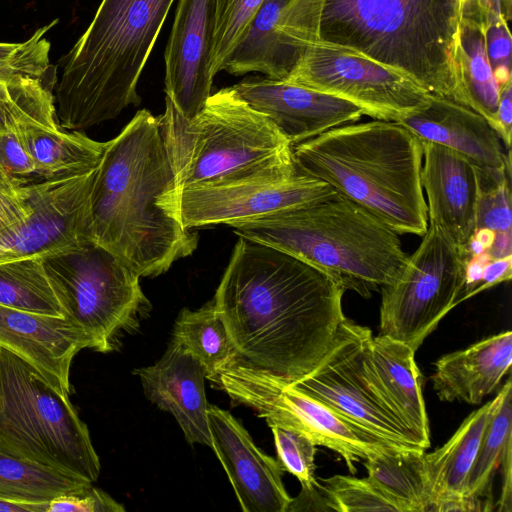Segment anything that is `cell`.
I'll return each instance as SVG.
<instances>
[{"mask_svg":"<svg viewBox=\"0 0 512 512\" xmlns=\"http://www.w3.org/2000/svg\"><path fill=\"white\" fill-rule=\"evenodd\" d=\"M345 291L327 272L239 237L212 301L238 356L292 384L338 343L348 321Z\"/></svg>","mask_w":512,"mask_h":512,"instance_id":"obj_1","label":"cell"},{"mask_svg":"<svg viewBox=\"0 0 512 512\" xmlns=\"http://www.w3.org/2000/svg\"><path fill=\"white\" fill-rule=\"evenodd\" d=\"M460 17L457 0H290L277 30L300 55L310 43L339 48L460 103Z\"/></svg>","mask_w":512,"mask_h":512,"instance_id":"obj_2","label":"cell"},{"mask_svg":"<svg viewBox=\"0 0 512 512\" xmlns=\"http://www.w3.org/2000/svg\"><path fill=\"white\" fill-rule=\"evenodd\" d=\"M175 176L159 117L139 110L108 141L91 191L94 241L140 277H154L197 248L198 236L169 208Z\"/></svg>","mask_w":512,"mask_h":512,"instance_id":"obj_3","label":"cell"},{"mask_svg":"<svg viewBox=\"0 0 512 512\" xmlns=\"http://www.w3.org/2000/svg\"><path fill=\"white\" fill-rule=\"evenodd\" d=\"M296 172L327 183L398 234L423 236L422 141L394 121L348 123L292 146Z\"/></svg>","mask_w":512,"mask_h":512,"instance_id":"obj_4","label":"cell"},{"mask_svg":"<svg viewBox=\"0 0 512 512\" xmlns=\"http://www.w3.org/2000/svg\"><path fill=\"white\" fill-rule=\"evenodd\" d=\"M174 0H102L83 34L61 57L56 114L80 130L117 117L141 98L137 84Z\"/></svg>","mask_w":512,"mask_h":512,"instance_id":"obj_5","label":"cell"},{"mask_svg":"<svg viewBox=\"0 0 512 512\" xmlns=\"http://www.w3.org/2000/svg\"><path fill=\"white\" fill-rule=\"evenodd\" d=\"M230 226L239 237L283 250L365 298L394 283L409 257L398 233L337 191Z\"/></svg>","mask_w":512,"mask_h":512,"instance_id":"obj_6","label":"cell"},{"mask_svg":"<svg viewBox=\"0 0 512 512\" xmlns=\"http://www.w3.org/2000/svg\"><path fill=\"white\" fill-rule=\"evenodd\" d=\"M159 123L176 193L203 184L284 180L297 173L292 145L233 86L211 94L193 119L166 97Z\"/></svg>","mask_w":512,"mask_h":512,"instance_id":"obj_7","label":"cell"},{"mask_svg":"<svg viewBox=\"0 0 512 512\" xmlns=\"http://www.w3.org/2000/svg\"><path fill=\"white\" fill-rule=\"evenodd\" d=\"M0 451L88 482L100 461L68 393L0 347Z\"/></svg>","mask_w":512,"mask_h":512,"instance_id":"obj_8","label":"cell"},{"mask_svg":"<svg viewBox=\"0 0 512 512\" xmlns=\"http://www.w3.org/2000/svg\"><path fill=\"white\" fill-rule=\"evenodd\" d=\"M42 262L63 316L98 352L114 350L120 333L149 306L140 276L94 242L44 256Z\"/></svg>","mask_w":512,"mask_h":512,"instance_id":"obj_9","label":"cell"},{"mask_svg":"<svg viewBox=\"0 0 512 512\" xmlns=\"http://www.w3.org/2000/svg\"><path fill=\"white\" fill-rule=\"evenodd\" d=\"M215 384L234 404L254 409L269 427L279 426L307 436L316 446L338 453L349 471L355 463L393 448L358 428L327 405L236 356L217 375Z\"/></svg>","mask_w":512,"mask_h":512,"instance_id":"obj_10","label":"cell"},{"mask_svg":"<svg viewBox=\"0 0 512 512\" xmlns=\"http://www.w3.org/2000/svg\"><path fill=\"white\" fill-rule=\"evenodd\" d=\"M470 258L431 224L397 280L380 288V332L415 352L456 305Z\"/></svg>","mask_w":512,"mask_h":512,"instance_id":"obj_11","label":"cell"},{"mask_svg":"<svg viewBox=\"0 0 512 512\" xmlns=\"http://www.w3.org/2000/svg\"><path fill=\"white\" fill-rule=\"evenodd\" d=\"M285 81L346 100L364 115L394 122L425 107L433 95L362 55L317 43L304 47Z\"/></svg>","mask_w":512,"mask_h":512,"instance_id":"obj_12","label":"cell"},{"mask_svg":"<svg viewBox=\"0 0 512 512\" xmlns=\"http://www.w3.org/2000/svg\"><path fill=\"white\" fill-rule=\"evenodd\" d=\"M370 334L369 328L348 319L338 343L317 368L290 385L393 448L425 450L367 381L363 348Z\"/></svg>","mask_w":512,"mask_h":512,"instance_id":"obj_13","label":"cell"},{"mask_svg":"<svg viewBox=\"0 0 512 512\" xmlns=\"http://www.w3.org/2000/svg\"><path fill=\"white\" fill-rule=\"evenodd\" d=\"M96 170L35 183L28 217L0 232V263L95 243L90 198Z\"/></svg>","mask_w":512,"mask_h":512,"instance_id":"obj_14","label":"cell"},{"mask_svg":"<svg viewBox=\"0 0 512 512\" xmlns=\"http://www.w3.org/2000/svg\"><path fill=\"white\" fill-rule=\"evenodd\" d=\"M335 190L296 173L284 180H249L203 184L177 191L173 209L186 229L231 225L261 218L324 198Z\"/></svg>","mask_w":512,"mask_h":512,"instance_id":"obj_15","label":"cell"},{"mask_svg":"<svg viewBox=\"0 0 512 512\" xmlns=\"http://www.w3.org/2000/svg\"><path fill=\"white\" fill-rule=\"evenodd\" d=\"M216 0H179L168 39L165 92L178 112L193 119L211 96Z\"/></svg>","mask_w":512,"mask_h":512,"instance_id":"obj_16","label":"cell"},{"mask_svg":"<svg viewBox=\"0 0 512 512\" xmlns=\"http://www.w3.org/2000/svg\"><path fill=\"white\" fill-rule=\"evenodd\" d=\"M253 109L268 117L294 146L335 127L358 121L356 105L285 80L249 78L233 86Z\"/></svg>","mask_w":512,"mask_h":512,"instance_id":"obj_17","label":"cell"},{"mask_svg":"<svg viewBox=\"0 0 512 512\" xmlns=\"http://www.w3.org/2000/svg\"><path fill=\"white\" fill-rule=\"evenodd\" d=\"M211 447L244 512H286L291 501L278 461L260 450L246 429L226 410L209 405Z\"/></svg>","mask_w":512,"mask_h":512,"instance_id":"obj_18","label":"cell"},{"mask_svg":"<svg viewBox=\"0 0 512 512\" xmlns=\"http://www.w3.org/2000/svg\"><path fill=\"white\" fill-rule=\"evenodd\" d=\"M0 347L34 366L69 394L72 361L82 349H92V342L65 317L0 305Z\"/></svg>","mask_w":512,"mask_h":512,"instance_id":"obj_19","label":"cell"},{"mask_svg":"<svg viewBox=\"0 0 512 512\" xmlns=\"http://www.w3.org/2000/svg\"><path fill=\"white\" fill-rule=\"evenodd\" d=\"M421 184L427 195L430 223L454 245L466 248L475 230L479 191L476 167L442 145L422 141Z\"/></svg>","mask_w":512,"mask_h":512,"instance_id":"obj_20","label":"cell"},{"mask_svg":"<svg viewBox=\"0 0 512 512\" xmlns=\"http://www.w3.org/2000/svg\"><path fill=\"white\" fill-rule=\"evenodd\" d=\"M415 353L405 343L370 334L363 348V370L373 391L426 450L430 430Z\"/></svg>","mask_w":512,"mask_h":512,"instance_id":"obj_21","label":"cell"},{"mask_svg":"<svg viewBox=\"0 0 512 512\" xmlns=\"http://www.w3.org/2000/svg\"><path fill=\"white\" fill-rule=\"evenodd\" d=\"M397 122L421 141L457 152L478 170L510 172V154L505 156L494 129L483 116L454 100L433 94L425 107Z\"/></svg>","mask_w":512,"mask_h":512,"instance_id":"obj_22","label":"cell"},{"mask_svg":"<svg viewBox=\"0 0 512 512\" xmlns=\"http://www.w3.org/2000/svg\"><path fill=\"white\" fill-rule=\"evenodd\" d=\"M146 397L174 416L188 443L211 447L205 372L190 353L170 343L152 366L136 371Z\"/></svg>","mask_w":512,"mask_h":512,"instance_id":"obj_23","label":"cell"},{"mask_svg":"<svg viewBox=\"0 0 512 512\" xmlns=\"http://www.w3.org/2000/svg\"><path fill=\"white\" fill-rule=\"evenodd\" d=\"M511 364L512 332L507 330L439 358L433 388L441 401L479 405L497 390Z\"/></svg>","mask_w":512,"mask_h":512,"instance_id":"obj_24","label":"cell"},{"mask_svg":"<svg viewBox=\"0 0 512 512\" xmlns=\"http://www.w3.org/2000/svg\"><path fill=\"white\" fill-rule=\"evenodd\" d=\"M492 405L493 399L469 414L443 446L424 453L430 512L469 511L465 487Z\"/></svg>","mask_w":512,"mask_h":512,"instance_id":"obj_25","label":"cell"},{"mask_svg":"<svg viewBox=\"0 0 512 512\" xmlns=\"http://www.w3.org/2000/svg\"><path fill=\"white\" fill-rule=\"evenodd\" d=\"M290 0H265L246 34L228 56L223 70L234 76L259 72L269 79L285 80L300 55L288 46L277 30Z\"/></svg>","mask_w":512,"mask_h":512,"instance_id":"obj_26","label":"cell"},{"mask_svg":"<svg viewBox=\"0 0 512 512\" xmlns=\"http://www.w3.org/2000/svg\"><path fill=\"white\" fill-rule=\"evenodd\" d=\"M30 155L36 173L43 179L84 174L96 169L107 142L93 140L81 132L53 130L34 124L16 129Z\"/></svg>","mask_w":512,"mask_h":512,"instance_id":"obj_27","label":"cell"},{"mask_svg":"<svg viewBox=\"0 0 512 512\" xmlns=\"http://www.w3.org/2000/svg\"><path fill=\"white\" fill-rule=\"evenodd\" d=\"M512 445L511 377L500 388L484 428L464 493L468 510H492V481L505 450Z\"/></svg>","mask_w":512,"mask_h":512,"instance_id":"obj_28","label":"cell"},{"mask_svg":"<svg viewBox=\"0 0 512 512\" xmlns=\"http://www.w3.org/2000/svg\"><path fill=\"white\" fill-rule=\"evenodd\" d=\"M423 449L392 450L367 460V478L398 512H430Z\"/></svg>","mask_w":512,"mask_h":512,"instance_id":"obj_29","label":"cell"},{"mask_svg":"<svg viewBox=\"0 0 512 512\" xmlns=\"http://www.w3.org/2000/svg\"><path fill=\"white\" fill-rule=\"evenodd\" d=\"M57 67L40 77L0 75V132L34 124L60 129L55 102Z\"/></svg>","mask_w":512,"mask_h":512,"instance_id":"obj_30","label":"cell"},{"mask_svg":"<svg viewBox=\"0 0 512 512\" xmlns=\"http://www.w3.org/2000/svg\"><path fill=\"white\" fill-rule=\"evenodd\" d=\"M171 342L193 355L202 364L205 377L214 383L218 373L238 356L213 301L197 310L183 309L175 321Z\"/></svg>","mask_w":512,"mask_h":512,"instance_id":"obj_31","label":"cell"},{"mask_svg":"<svg viewBox=\"0 0 512 512\" xmlns=\"http://www.w3.org/2000/svg\"><path fill=\"white\" fill-rule=\"evenodd\" d=\"M457 60L460 103L483 116L494 129L500 88L488 61L482 28L464 17L459 23Z\"/></svg>","mask_w":512,"mask_h":512,"instance_id":"obj_32","label":"cell"},{"mask_svg":"<svg viewBox=\"0 0 512 512\" xmlns=\"http://www.w3.org/2000/svg\"><path fill=\"white\" fill-rule=\"evenodd\" d=\"M92 483L0 451V499L43 504L83 491Z\"/></svg>","mask_w":512,"mask_h":512,"instance_id":"obj_33","label":"cell"},{"mask_svg":"<svg viewBox=\"0 0 512 512\" xmlns=\"http://www.w3.org/2000/svg\"><path fill=\"white\" fill-rule=\"evenodd\" d=\"M0 305L64 317L41 257L0 263Z\"/></svg>","mask_w":512,"mask_h":512,"instance_id":"obj_34","label":"cell"},{"mask_svg":"<svg viewBox=\"0 0 512 512\" xmlns=\"http://www.w3.org/2000/svg\"><path fill=\"white\" fill-rule=\"evenodd\" d=\"M319 489L328 510L338 512L392 511L397 507L368 478L334 475L321 479Z\"/></svg>","mask_w":512,"mask_h":512,"instance_id":"obj_35","label":"cell"},{"mask_svg":"<svg viewBox=\"0 0 512 512\" xmlns=\"http://www.w3.org/2000/svg\"><path fill=\"white\" fill-rule=\"evenodd\" d=\"M265 0H216V24L211 61L215 76L246 34L254 16Z\"/></svg>","mask_w":512,"mask_h":512,"instance_id":"obj_36","label":"cell"},{"mask_svg":"<svg viewBox=\"0 0 512 512\" xmlns=\"http://www.w3.org/2000/svg\"><path fill=\"white\" fill-rule=\"evenodd\" d=\"M58 23L54 19L38 28L21 43L0 42V75H26L40 77L53 64L50 62L51 43L47 33Z\"/></svg>","mask_w":512,"mask_h":512,"instance_id":"obj_37","label":"cell"},{"mask_svg":"<svg viewBox=\"0 0 512 512\" xmlns=\"http://www.w3.org/2000/svg\"><path fill=\"white\" fill-rule=\"evenodd\" d=\"M282 468L294 475L302 488L311 490L319 485L315 478L316 445L304 434L279 426H270Z\"/></svg>","mask_w":512,"mask_h":512,"instance_id":"obj_38","label":"cell"},{"mask_svg":"<svg viewBox=\"0 0 512 512\" xmlns=\"http://www.w3.org/2000/svg\"><path fill=\"white\" fill-rule=\"evenodd\" d=\"M475 207V229L488 228L495 232L511 229V191L507 176L479 181Z\"/></svg>","mask_w":512,"mask_h":512,"instance_id":"obj_39","label":"cell"},{"mask_svg":"<svg viewBox=\"0 0 512 512\" xmlns=\"http://www.w3.org/2000/svg\"><path fill=\"white\" fill-rule=\"evenodd\" d=\"M34 191L35 183L0 170V232L28 217Z\"/></svg>","mask_w":512,"mask_h":512,"instance_id":"obj_40","label":"cell"},{"mask_svg":"<svg viewBox=\"0 0 512 512\" xmlns=\"http://www.w3.org/2000/svg\"><path fill=\"white\" fill-rule=\"evenodd\" d=\"M489 64L499 88L512 80V38L508 21L499 18L491 21L483 30Z\"/></svg>","mask_w":512,"mask_h":512,"instance_id":"obj_41","label":"cell"},{"mask_svg":"<svg viewBox=\"0 0 512 512\" xmlns=\"http://www.w3.org/2000/svg\"><path fill=\"white\" fill-rule=\"evenodd\" d=\"M125 508L103 490L88 486L83 491L61 495L48 503L47 512H123Z\"/></svg>","mask_w":512,"mask_h":512,"instance_id":"obj_42","label":"cell"},{"mask_svg":"<svg viewBox=\"0 0 512 512\" xmlns=\"http://www.w3.org/2000/svg\"><path fill=\"white\" fill-rule=\"evenodd\" d=\"M0 170L23 180L37 175L35 165L16 131L0 132Z\"/></svg>","mask_w":512,"mask_h":512,"instance_id":"obj_43","label":"cell"},{"mask_svg":"<svg viewBox=\"0 0 512 512\" xmlns=\"http://www.w3.org/2000/svg\"><path fill=\"white\" fill-rule=\"evenodd\" d=\"M511 8V0H464L461 17L473 20L484 30L493 20L503 18L509 21Z\"/></svg>","mask_w":512,"mask_h":512,"instance_id":"obj_44","label":"cell"},{"mask_svg":"<svg viewBox=\"0 0 512 512\" xmlns=\"http://www.w3.org/2000/svg\"><path fill=\"white\" fill-rule=\"evenodd\" d=\"M494 131L509 151L512 132V80L500 87Z\"/></svg>","mask_w":512,"mask_h":512,"instance_id":"obj_45","label":"cell"},{"mask_svg":"<svg viewBox=\"0 0 512 512\" xmlns=\"http://www.w3.org/2000/svg\"><path fill=\"white\" fill-rule=\"evenodd\" d=\"M512 276V255L499 259H492L484 268L480 285L475 295L502 282L509 281Z\"/></svg>","mask_w":512,"mask_h":512,"instance_id":"obj_46","label":"cell"},{"mask_svg":"<svg viewBox=\"0 0 512 512\" xmlns=\"http://www.w3.org/2000/svg\"><path fill=\"white\" fill-rule=\"evenodd\" d=\"M499 467L501 468V492L497 500L496 510L499 512L512 511V445L509 446L501 459Z\"/></svg>","mask_w":512,"mask_h":512,"instance_id":"obj_47","label":"cell"},{"mask_svg":"<svg viewBox=\"0 0 512 512\" xmlns=\"http://www.w3.org/2000/svg\"><path fill=\"white\" fill-rule=\"evenodd\" d=\"M492 259L504 258L512 255V233L511 229L495 232V238L487 250Z\"/></svg>","mask_w":512,"mask_h":512,"instance_id":"obj_48","label":"cell"},{"mask_svg":"<svg viewBox=\"0 0 512 512\" xmlns=\"http://www.w3.org/2000/svg\"><path fill=\"white\" fill-rule=\"evenodd\" d=\"M48 503L33 504L0 499V512H47Z\"/></svg>","mask_w":512,"mask_h":512,"instance_id":"obj_49","label":"cell"},{"mask_svg":"<svg viewBox=\"0 0 512 512\" xmlns=\"http://www.w3.org/2000/svg\"><path fill=\"white\" fill-rule=\"evenodd\" d=\"M486 249V251L492 245L495 238V231L488 228L475 229L472 234Z\"/></svg>","mask_w":512,"mask_h":512,"instance_id":"obj_50","label":"cell"},{"mask_svg":"<svg viewBox=\"0 0 512 512\" xmlns=\"http://www.w3.org/2000/svg\"><path fill=\"white\" fill-rule=\"evenodd\" d=\"M457 1H458V3H459L460 11H461V8H462V5H463L464 0H457Z\"/></svg>","mask_w":512,"mask_h":512,"instance_id":"obj_51","label":"cell"}]
</instances>
